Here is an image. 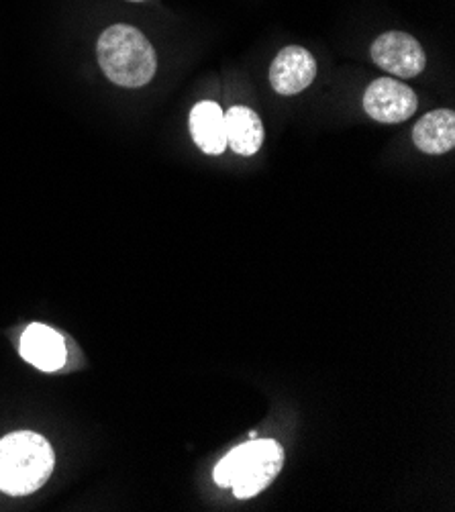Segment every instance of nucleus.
<instances>
[{"mask_svg":"<svg viewBox=\"0 0 455 512\" xmlns=\"http://www.w3.org/2000/svg\"><path fill=\"white\" fill-rule=\"evenodd\" d=\"M56 466V455L45 437L17 431L0 439V490L25 496L39 490Z\"/></svg>","mask_w":455,"mask_h":512,"instance_id":"2","label":"nucleus"},{"mask_svg":"<svg viewBox=\"0 0 455 512\" xmlns=\"http://www.w3.org/2000/svg\"><path fill=\"white\" fill-rule=\"evenodd\" d=\"M23 360L41 372H56L66 364V341L47 325H29L21 337Z\"/></svg>","mask_w":455,"mask_h":512,"instance_id":"7","label":"nucleus"},{"mask_svg":"<svg viewBox=\"0 0 455 512\" xmlns=\"http://www.w3.org/2000/svg\"><path fill=\"white\" fill-rule=\"evenodd\" d=\"M227 145L239 156H254L264 145V125L256 111L233 107L225 113Z\"/></svg>","mask_w":455,"mask_h":512,"instance_id":"9","label":"nucleus"},{"mask_svg":"<svg viewBox=\"0 0 455 512\" xmlns=\"http://www.w3.org/2000/svg\"><path fill=\"white\" fill-rule=\"evenodd\" d=\"M284 466V449L272 439H251L227 453L213 472L217 486L231 488L239 500L264 492Z\"/></svg>","mask_w":455,"mask_h":512,"instance_id":"1","label":"nucleus"},{"mask_svg":"<svg viewBox=\"0 0 455 512\" xmlns=\"http://www.w3.org/2000/svg\"><path fill=\"white\" fill-rule=\"evenodd\" d=\"M372 60L378 68L398 78H415L427 64L421 43L413 35L400 31H388L374 41Z\"/></svg>","mask_w":455,"mask_h":512,"instance_id":"5","label":"nucleus"},{"mask_svg":"<svg viewBox=\"0 0 455 512\" xmlns=\"http://www.w3.org/2000/svg\"><path fill=\"white\" fill-rule=\"evenodd\" d=\"M317 62L311 51L298 45L284 47L270 66L272 88L284 96L298 94L313 84Z\"/></svg>","mask_w":455,"mask_h":512,"instance_id":"6","label":"nucleus"},{"mask_svg":"<svg viewBox=\"0 0 455 512\" xmlns=\"http://www.w3.org/2000/svg\"><path fill=\"white\" fill-rule=\"evenodd\" d=\"M190 133L194 143L209 153V156H221L227 149V129L225 113L215 102H200L190 113Z\"/></svg>","mask_w":455,"mask_h":512,"instance_id":"8","label":"nucleus"},{"mask_svg":"<svg viewBox=\"0 0 455 512\" xmlns=\"http://www.w3.org/2000/svg\"><path fill=\"white\" fill-rule=\"evenodd\" d=\"M415 145L429 156H441L455 145V113L439 109L425 115L413 129Z\"/></svg>","mask_w":455,"mask_h":512,"instance_id":"10","label":"nucleus"},{"mask_svg":"<svg viewBox=\"0 0 455 512\" xmlns=\"http://www.w3.org/2000/svg\"><path fill=\"white\" fill-rule=\"evenodd\" d=\"M419 100L413 88L394 78L372 82L364 94V111L378 123H404L417 113Z\"/></svg>","mask_w":455,"mask_h":512,"instance_id":"4","label":"nucleus"},{"mask_svg":"<svg viewBox=\"0 0 455 512\" xmlns=\"http://www.w3.org/2000/svg\"><path fill=\"white\" fill-rule=\"evenodd\" d=\"M98 64L123 88H139L156 76L158 58L147 37L131 25H113L98 39Z\"/></svg>","mask_w":455,"mask_h":512,"instance_id":"3","label":"nucleus"}]
</instances>
